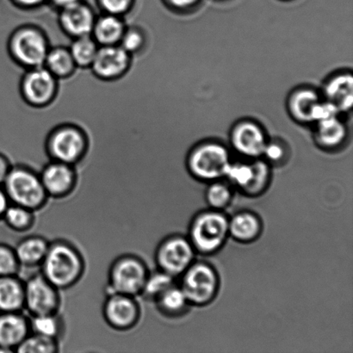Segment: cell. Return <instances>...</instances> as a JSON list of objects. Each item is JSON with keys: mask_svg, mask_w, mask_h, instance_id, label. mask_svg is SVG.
<instances>
[{"mask_svg": "<svg viewBox=\"0 0 353 353\" xmlns=\"http://www.w3.org/2000/svg\"><path fill=\"white\" fill-rule=\"evenodd\" d=\"M40 265L41 274L59 290L75 285L84 275L85 268L81 252L65 241L50 242Z\"/></svg>", "mask_w": 353, "mask_h": 353, "instance_id": "cell-1", "label": "cell"}, {"mask_svg": "<svg viewBox=\"0 0 353 353\" xmlns=\"http://www.w3.org/2000/svg\"><path fill=\"white\" fill-rule=\"evenodd\" d=\"M10 203L37 211L45 206L48 197L39 172L26 165H17L10 168L2 185Z\"/></svg>", "mask_w": 353, "mask_h": 353, "instance_id": "cell-2", "label": "cell"}, {"mask_svg": "<svg viewBox=\"0 0 353 353\" xmlns=\"http://www.w3.org/2000/svg\"><path fill=\"white\" fill-rule=\"evenodd\" d=\"M230 219L221 210L199 214L190 227V239L194 249L203 254H214L230 236Z\"/></svg>", "mask_w": 353, "mask_h": 353, "instance_id": "cell-3", "label": "cell"}, {"mask_svg": "<svg viewBox=\"0 0 353 353\" xmlns=\"http://www.w3.org/2000/svg\"><path fill=\"white\" fill-rule=\"evenodd\" d=\"M148 274L143 259L131 254L120 256L110 265L107 294L140 296Z\"/></svg>", "mask_w": 353, "mask_h": 353, "instance_id": "cell-4", "label": "cell"}, {"mask_svg": "<svg viewBox=\"0 0 353 353\" xmlns=\"http://www.w3.org/2000/svg\"><path fill=\"white\" fill-rule=\"evenodd\" d=\"M231 163L230 154L224 145L206 141L190 152L187 165L190 174L203 181H217L226 176Z\"/></svg>", "mask_w": 353, "mask_h": 353, "instance_id": "cell-5", "label": "cell"}, {"mask_svg": "<svg viewBox=\"0 0 353 353\" xmlns=\"http://www.w3.org/2000/svg\"><path fill=\"white\" fill-rule=\"evenodd\" d=\"M9 47L14 59L29 69L44 67L50 48L43 31L34 26L17 30L10 37Z\"/></svg>", "mask_w": 353, "mask_h": 353, "instance_id": "cell-6", "label": "cell"}, {"mask_svg": "<svg viewBox=\"0 0 353 353\" xmlns=\"http://www.w3.org/2000/svg\"><path fill=\"white\" fill-rule=\"evenodd\" d=\"M180 288L190 304L207 305L216 296L219 278L212 266L205 263H195L183 273Z\"/></svg>", "mask_w": 353, "mask_h": 353, "instance_id": "cell-7", "label": "cell"}, {"mask_svg": "<svg viewBox=\"0 0 353 353\" xmlns=\"http://www.w3.org/2000/svg\"><path fill=\"white\" fill-rule=\"evenodd\" d=\"M196 250L189 239L172 236L165 239L155 252L159 270L176 278L193 264Z\"/></svg>", "mask_w": 353, "mask_h": 353, "instance_id": "cell-8", "label": "cell"}, {"mask_svg": "<svg viewBox=\"0 0 353 353\" xmlns=\"http://www.w3.org/2000/svg\"><path fill=\"white\" fill-rule=\"evenodd\" d=\"M60 290L40 273L24 282V309L30 316L58 313L61 306Z\"/></svg>", "mask_w": 353, "mask_h": 353, "instance_id": "cell-9", "label": "cell"}, {"mask_svg": "<svg viewBox=\"0 0 353 353\" xmlns=\"http://www.w3.org/2000/svg\"><path fill=\"white\" fill-rule=\"evenodd\" d=\"M47 146L51 161L74 165L84 154L86 141L78 128L65 125L57 128L50 134Z\"/></svg>", "mask_w": 353, "mask_h": 353, "instance_id": "cell-10", "label": "cell"}, {"mask_svg": "<svg viewBox=\"0 0 353 353\" xmlns=\"http://www.w3.org/2000/svg\"><path fill=\"white\" fill-rule=\"evenodd\" d=\"M225 176L248 195L257 196L268 186L271 169L268 162L261 159H256L252 163L231 162Z\"/></svg>", "mask_w": 353, "mask_h": 353, "instance_id": "cell-11", "label": "cell"}, {"mask_svg": "<svg viewBox=\"0 0 353 353\" xmlns=\"http://www.w3.org/2000/svg\"><path fill=\"white\" fill-rule=\"evenodd\" d=\"M103 316L105 323L113 330L127 331L139 323L141 307L137 297L107 294L103 305Z\"/></svg>", "mask_w": 353, "mask_h": 353, "instance_id": "cell-12", "label": "cell"}, {"mask_svg": "<svg viewBox=\"0 0 353 353\" xmlns=\"http://www.w3.org/2000/svg\"><path fill=\"white\" fill-rule=\"evenodd\" d=\"M230 141L238 154L256 160L263 157L268 138L261 124L252 120H242L232 129Z\"/></svg>", "mask_w": 353, "mask_h": 353, "instance_id": "cell-13", "label": "cell"}, {"mask_svg": "<svg viewBox=\"0 0 353 353\" xmlns=\"http://www.w3.org/2000/svg\"><path fill=\"white\" fill-rule=\"evenodd\" d=\"M39 176L48 197L63 199L78 185L79 174L74 165L51 161L41 169Z\"/></svg>", "mask_w": 353, "mask_h": 353, "instance_id": "cell-14", "label": "cell"}, {"mask_svg": "<svg viewBox=\"0 0 353 353\" xmlns=\"http://www.w3.org/2000/svg\"><path fill=\"white\" fill-rule=\"evenodd\" d=\"M23 95L34 105H44L53 98L57 90V77L46 67L30 68L23 76Z\"/></svg>", "mask_w": 353, "mask_h": 353, "instance_id": "cell-15", "label": "cell"}, {"mask_svg": "<svg viewBox=\"0 0 353 353\" xmlns=\"http://www.w3.org/2000/svg\"><path fill=\"white\" fill-rule=\"evenodd\" d=\"M96 19L94 10L85 1L65 7L59 12L62 29L72 38L92 36Z\"/></svg>", "mask_w": 353, "mask_h": 353, "instance_id": "cell-16", "label": "cell"}, {"mask_svg": "<svg viewBox=\"0 0 353 353\" xmlns=\"http://www.w3.org/2000/svg\"><path fill=\"white\" fill-rule=\"evenodd\" d=\"M130 57L119 44L99 46L91 68L100 78L115 79L125 72Z\"/></svg>", "mask_w": 353, "mask_h": 353, "instance_id": "cell-17", "label": "cell"}, {"mask_svg": "<svg viewBox=\"0 0 353 353\" xmlns=\"http://www.w3.org/2000/svg\"><path fill=\"white\" fill-rule=\"evenodd\" d=\"M30 333L29 317L21 312L0 313V352H15Z\"/></svg>", "mask_w": 353, "mask_h": 353, "instance_id": "cell-18", "label": "cell"}, {"mask_svg": "<svg viewBox=\"0 0 353 353\" xmlns=\"http://www.w3.org/2000/svg\"><path fill=\"white\" fill-rule=\"evenodd\" d=\"M326 101L336 106L341 113L350 112L353 103V78L351 72H339L324 84Z\"/></svg>", "mask_w": 353, "mask_h": 353, "instance_id": "cell-19", "label": "cell"}, {"mask_svg": "<svg viewBox=\"0 0 353 353\" xmlns=\"http://www.w3.org/2000/svg\"><path fill=\"white\" fill-rule=\"evenodd\" d=\"M314 131V141L324 150L334 151L344 146L348 138L347 126L340 116L320 121Z\"/></svg>", "mask_w": 353, "mask_h": 353, "instance_id": "cell-20", "label": "cell"}, {"mask_svg": "<svg viewBox=\"0 0 353 353\" xmlns=\"http://www.w3.org/2000/svg\"><path fill=\"white\" fill-rule=\"evenodd\" d=\"M321 100L316 90L307 88L295 90L290 95L288 99V110L290 116L297 123H313V112Z\"/></svg>", "mask_w": 353, "mask_h": 353, "instance_id": "cell-21", "label": "cell"}, {"mask_svg": "<svg viewBox=\"0 0 353 353\" xmlns=\"http://www.w3.org/2000/svg\"><path fill=\"white\" fill-rule=\"evenodd\" d=\"M24 282L17 275L0 276V313L22 312Z\"/></svg>", "mask_w": 353, "mask_h": 353, "instance_id": "cell-22", "label": "cell"}, {"mask_svg": "<svg viewBox=\"0 0 353 353\" xmlns=\"http://www.w3.org/2000/svg\"><path fill=\"white\" fill-rule=\"evenodd\" d=\"M126 26L119 16L103 13L97 17L92 36L99 46L119 43Z\"/></svg>", "mask_w": 353, "mask_h": 353, "instance_id": "cell-23", "label": "cell"}, {"mask_svg": "<svg viewBox=\"0 0 353 353\" xmlns=\"http://www.w3.org/2000/svg\"><path fill=\"white\" fill-rule=\"evenodd\" d=\"M50 244V242L46 239L32 235L20 241L14 248V251L21 266L34 268L41 264L47 254Z\"/></svg>", "mask_w": 353, "mask_h": 353, "instance_id": "cell-24", "label": "cell"}, {"mask_svg": "<svg viewBox=\"0 0 353 353\" xmlns=\"http://www.w3.org/2000/svg\"><path fill=\"white\" fill-rule=\"evenodd\" d=\"M230 235L239 242L249 243L257 240L262 231L261 219L255 214L248 212L238 213L230 219L228 223Z\"/></svg>", "mask_w": 353, "mask_h": 353, "instance_id": "cell-25", "label": "cell"}, {"mask_svg": "<svg viewBox=\"0 0 353 353\" xmlns=\"http://www.w3.org/2000/svg\"><path fill=\"white\" fill-rule=\"evenodd\" d=\"M159 310L168 316H179L185 312L189 302L185 293L176 285L168 289L154 301Z\"/></svg>", "mask_w": 353, "mask_h": 353, "instance_id": "cell-26", "label": "cell"}, {"mask_svg": "<svg viewBox=\"0 0 353 353\" xmlns=\"http://www.w3.org/2000/svg\"><path fill=\"white\" fill-rule=\"evenodd\" d=\"M29 320L31 333L57 341L63 334V321L58 313L30 316Z\"/></svg>", "mask_w": 353, "mask_h": 353, "instance_id": "cell-27", "label": "cell"}, {"mask_svg": "<svg viewBox=\"0 0 353 353\" xmlns=\"http://www.w3.org/2000/svg\"><path fill=\"white\" fill-rule=\"evenodd\" d=\"M44 67H46L57 78L71 74L76 68L70 51L68 48L54 47L48 50Z\"/></svg>", "mask_w": 353, "mask_h": 353, "instance_id": "cell-28", "label": "cell"}, {"mask_svg": "<svg viewBox=\"0 0 353 353\" xmlns=\"http://www.w3.org/2000/svg\"><path fill=\"white\" fill-rule=\"evenodd\" d=\"M99 45L92 36L74 38L68 50L78 67H91Z\"/></svg>", "mask_w": 353, "mask_h": 353, "instance_id": "cell-29", "label": "cell"}, {"mask_svg": "<svg viewBox=\"0 0 353 353\" xmlns=\"http://www.w3.org/2000/svg\"><path fill=\"white\" fill-rule=\"evenodd\" d=\"M2 220L10 230L17 232H26L34 225V211L23 206L17 205V204L10 203L3 214Z\"/></svg>", "mask_w": 353, "mask_h": 353, "instance_id": "cell-30", "label": "cell"}, {"mask_svg": "<svg viewBox=\"0 0 353 353\" xmlns=\"http://www.w3.org/2000/svg\"><path fill=\"white\" fill-rule=\"evenodd\" d=\"M174 279V276L161 271V270L153 273L150 272L141 296L154 302L162 293L175 285Z\"/></svg>", "mask_w": 353, "mask_h": 353, "instance_id": "cell-31", "label": "cell"}, {"mask_svg": "<svg viewBox=\"0 0 353 353\" xmlns=\"http://www.w3.org/2000/svg\"><path fill=\"white\" fill-rule=\"evenodd\" d=\"M59 341L30 333L16 349L17 353H57Z\"/></svg>", "mask_w": 353, "mask_h": 353, "instance_id": "cell-32", "label": "cell"}, {"mask_svg": "<svg viewBox=\"0 0 353 353\" xmlns=\"http://www.w3.org/2000/svg\"><path fill=\"white\" fill-rule=\"evenodd\" d=\"M97 17L103 13L112 14L115 16H122L132 6L134 0H86Z\"/></svg>", "mask_w": 353, "mask_h": 353, "instance_id": "cell-33", "label": "cell"}, {"mask_svg": "<svg viewBox=\"0 0 353 353\" xmlns=\"http://www.w3.org/2000/svg\"><path fill=\"white\" fill-rule=\"evenodd\" d=\"M206 199L213 210H223L231 202V190L225 183L214 181L207 190Z\"/></svg>", "mask_w": 353, "mask_h": 353, "instance_id": "cell-34", "label": "cell"}, {"mask_svg": "<svg viewBox=\"0 0 353 353\" xmlns=\"http://www.w3.org/2000/svg\"><path fill=\"white\" fill-rule=\"evenodd\" d=\"M20 268L14 248L0 243V276L17 275Z\"/></svg>", "mask_w": 353, "mask_h": 353, "instance_id": "cell-35", "label": "cell"}, {"mask_svg": "<svg viewBox=\"0 0 353 353\" xmlns=\"http://www.w3.org/2000/svg\"><path fill=\"white\" fill-rule=\"evenodd\" d=\"M145 37L139 28L134 26H126L125 31L119 41V46L130 54L134 53L143 46Z\"/></svg>", "mask_w": 353, "mask_h": 353, "instance_id": "cell-36", "label": "cell"}, {"mask_svg": "<svg viewBox=\"0 0 353 353\" xmlns=\"http://www.w3.org/2000/svg\"><path fill=\"white\" fill-rule=\"evenodd\" d=\"M287 155H288V148L283 141L278 139L268 141L263 153L265 161L273 165L283 163Z\"/></svg>", "mask_w": 353, "mask_h": 353, "instance_id": "cell-37", "label": "cell"}, {"mask_svg": "<svg viewBox=\"0 0 353 353\" xmlns=\"http://www.w3.org/2000/svg\"><path fill=\"white\" fill-rule=\"evenodd\" d=\"M203 0H162L164 5L176 15L194 12L202 5Z\"/></svg>", "mask_w": 353, "mask_h": 353, "instance_id": "cell-38", "label": "cell"}, {"mask_svg": "<svg viewBox=\"0 0 353 353\" xmlns=\"http://www.w3.org/2000/svg\"><path fill=\"white\" fill-rule=\"evenodd\" d=\"M10 168H12V165H10L9 161L3 154H0V185L2 186L3 182H5Z\"/></svg>", "mask_w": 353, "mask_h": 353, "instance_id": "cell-39", "label": "cell"}, {"mask_svg": "<svg viewBox=\"0 0 353 353\" xmlns=\"http://www.w3.org/2000/svg\"><path fill=\"white\" fill-rule=\"evenodd\" d=\"M10 204L8 196H7L5 190L0 185V220H2L3 214H5L7 208Z\"/></svg>", "mask_w": 353, "mask_h": 353, "instance_id": "cell-40", "label": "cell"}, {"mask_svg": "<svg viewBox=\"0 0 353 353\" xmlns=\"http://www.w3.org/2000/svg\"><path fill=\"white\" fill-rule=\"evenodd\" d=\"M17 5L27 8H32V7L39 6L48 2V0H12Z\"/></svg>", "mask_w": 353, "mask_h": 353, "instance_id": "cell-41", "label": "cell"}, {"mask_svg": "<svg viewBox=\"0 0 353 353\" xmlns=\"http://www.w3.org/2000/svg\"><path fill=\"white\" fill-rule=\"evenodd\" d=\"M81 1H85V0H48V2L52 3L54 7H57L59 10Z\"/></svg>", "mask_w": 353, "mask_h": 353, "instance_id": "cell-42", "label": "cell"}, {"mask_svg": "<svg viewBox=\"0 0 353 353\" xmlns=\"http://www.w3.org/2000/svg\"><path fill=\"white\" fill-rule=\"evenodd\" d=\"M285 1H289V0H285Z\"/></svg>", "mask_w": 353, "mask_h": 353, "instance_id": "cell-43", "label": "cell"}]
</instances>
